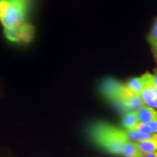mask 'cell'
Listing matches in <instances>:
<instances>
[{"label": "cell", "instance_id": "obj_1", "mask_svg": "<svg viewBox=\"0 0 157 157\" xmlns=\"http://www.w3.org/2000/svg\"><path fill=\"white\" fill-rule=\"evenodd\" d=\"M87 133L91 140L109 154L120 156L127 141L124 129L108 123L96 121L90 125Z\"/></svg>", "mask_w": 157, "mask_h": 157}, {"label": "cell", "instance_id": "obj_2", "mask_svg": "<svg viewBox=\"0 0 157 157\" xmlns=\"http://www.w3.org/2000/svg\"><path fill=\"white\" fill-rule=\"evenodd\" d=\"M100 93L104 98L122 111H131L136 104V95L129 89L126 83L113 78L104 79L100 85Z\"/></svg>", "mask_w": 157, "mask_h": 157}, {"label": "cell", "instance_id": "obj_3", "mask_svg": "<svg viewBox=\"0 0 157 157\" xmlns=\"http://www.w3.org/2000/svg\"><path fill=\"white\" fill-rule=\"evenodd\" d=\"M32 0H2L0 22L5 29L18 27L25 23Z\"/></svg>", "mask_w": 157, "mask_h": 157}, {"label": "cell", "instance_id": "obj_4", "mask_svg": "<svg viewBox=\"0 0 157 157\" xmlns=\"http://www.w3.org/2000/svg\"><path fill=\"white\" fill-rule=\"evenodd\" d=\"M140 97L145 105L157 109V90L154 84V74L149 78L146 85L140 94Z\"/></svg>", "mask_w": 157, "mask_h": 157}, {"label": "cell", "instance_id": "obj_5", "mask_svg": "<svg viewBox=\"0 0 157 157\" xmlns=\"http://www.w3.org/2000/svg\"><path fill=\"white\" fill-rule=\"evenodd\" d=\"M34 27L29 23H24L17 27V42L21 44H29L34 38Z\"/></svg>", "mask_w": 157, "mask_h": 157}, {"label": "cell", "instance_id": "obj_6", "mask_svg": "<svg viewBox=\"0 0 157 157\" xmlns=\"http://www.w3.org/2000/svg\"><path fill=\"white\" fill-rule=\"evenodd\" d=\"M151 74H152L147 72L140 76L130 78L126 82L127 86L133 93L135 95H140V93L144 89L145 86L146 85Z\"/></svg>", "mask_w": 157, "mask_h": 157}, {"label": "cell", "instance_id": "obj_7", "mask_svg": "<svg viewBox=\"0 0 157 157\" xmlns=\"http://www.w3.org/2000/svg\"><path fill=\"white\" fill-rule=\"evenodd\" d=\"M138 120L141 123L157 120V111L156 109L144 105L136 111Z\"/></svg>", "mask_w": 157, "mask_h": 157}, {"label": "cell", "instance_id": "obj_8", "mask_svg": "<svg viewBox=\"0 0 157 157\" xmlns=\"http://www.w3.org/2000/svg\"><path fill=\"white\" fill-rule=\"evenodd\" d=\"M138 123H140V121L138 120L136 111L125 112L121 119V127L125 130H132Z\"/></svg>", "mask_w": 157, "mask_h": 157}, {"label": "cell", "instance_id": "obj_9", "mask_svg": "<svg viewBox=\"0 0 157 157\" xmlns=\"http://www.w3.org/2000/svg\"><path fill=\"white\" fill-rule=\"evenodd\" d=\"M121 156L123 157H143L145 155L139 150L136 143L128 140L124 144Z\"/></svg>", "mask_w": 157, "mask_h": 157}, {"label": "cell", "instance_id": "obj_10", "mask_svg": "<svg viewBox=\"0 0 157 157\" xmlns=\"http://www.w3.org/2000/svg\"><path fill=\"white\" fill-rule=\"evenodd\" d=\"M132 130L138 131L146 134H157V120L138 123Z\"/></svg>", "mask_w": 157, "mask_h": 157}, {"label": "cell", "instance_id": "obj_11", "mask_svg": "<svg viewBox=\"0 0 157 157\" xmlns=\"http://www.w3.org/2000/svg\"><path fill=\"white\" fill-rule=\"evenodd\" d=\"M136 144L139 150L144 155L157 151V139L143 141V142H136Z\"/></svg>", "mask_w": 157, "mask_h": 157}, {"label": "cell", "instance_id": "obj_12", "mask_svg": "<svg viewBox=\"0 0 157 157\" xmlns=\"http://www.w3.org/2000/svg\"><path fill=\"white\" fill-rule=\"evenodd\" d=\"M148 42L150 44L154 56L157 60V17L155 19L148 36Z\"/></svg>", "mask_w": 157, "mask_h": 157}, {"label": "cell", "instance_id": "obj_13", "mask_svg": "<svg viewBox=\"0 0 157 157\" xmlns=\"http://www.w3.org/2000/svg\"><path fill=\"white\" fill-rule=\"evenodd\" d=\"M4 33L7 40L12 42H17V27L13 29H5Z\"/></svg>", "mask_w": 157, "mask_h": 157}, {"label": "cell", "instance_id": "obj_14", "mask_svg": "<svg viewBox=\"0 0 157 157\" xmlns=\"http://www.w3.org/2000/svg\"><path fill=\"white\" fill-rule=\"evenodd\" d=\"M154 84L156 87V89L157 90V68L154 70Z\"/></svg>", "mask_w": 157, "mask_h": 157}, {"label": "cell", "instance_id": "obj_15", "mask_svg": "<svg viewBox=\"0 0 157 157\" xmlns=\"http://www.w3.org/2000/svg\"><path fill=\"white\" fill-rule=\"evenodd\" d=\"M143 157H157V151L151 153V154L145 155V156Z\"/></svg>", "mask_w": 157, "mask_h": 157}, {"label": "cell", "instance_id": "obj_16", "mask_svg": "<svg viewBox=\"0 0 157 157\" xmlns=\"http://www.w3.org/2000/svg\"><path fill=\"white\" fill-rule=\"evenodd\" d=\"M1 3H2V0H0V5H1Z\"/></svg>", "mask_w": 157, "mask_h": 157}]
</instances>
